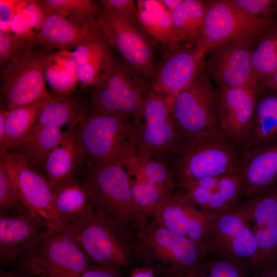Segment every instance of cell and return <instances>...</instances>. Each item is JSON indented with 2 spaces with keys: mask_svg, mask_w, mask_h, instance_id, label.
Returning a JSON list of instances; mask_svg holds the SVG:
<instances>
[{
  "mask_svg": "<svg viewBox=\"0 0 277 277\" xmlns=\"http://www.w3.org/2000/svg\"><path fill=\"white\" fill-rule=\"evenodd\" d=\"M243 149L222 130L179 133L167 161L176 187L238 172Z\"/></svg>",
  "mask_w": 277,
  "mask_h": 277,
  "instance_id": "6da1fadb",
  "label": "cell"
},
{
  "mask_svg": "<svg viewBox=\"0 0 277 277\" xmlns=\"http://www.w3.org/2000/svg\"><path fill=\"white\" fill-rule=\"evenodd\" d=\"M91 264L68 231L52 227L41 235L15 263L19 272L36 277H80Z\"/></svg>",
  "mask_w": 277,
  "mask_h": 277,
  "instance_id": "7a4b0ae2",
  "label": "cell"
},
{
  "mask_svg": "<svg viewBox=\"0 0 277 277\" xmlns=\"http://www.w3.org/2000/svg\"><path fill=\"white\" fill-rule=\"evenodd\" d=\"M133 121L120 113L86 112L75 130L80 167L137 155L129 135Z\"/></svg>",
  "mask_w": 277,
  "mask_h": 277,
  "instance_id": "3957f363",
  "label": "cell"
},
{
  "mask_svg": "<svg viewBox=\"0 0 277 277\" xmlns=\"http://www.w3.org/2000/svg\"><path fill=\"white\" fill-rule=\"evenodd\" d=\"M125 164L110 160L85 168L81 182L94 212L125 226L137 213Z\"/></svg>",
  "mask_w": 277,
  "mask_h": 277,
  "instance_id": "277c9868",
  "label": "cell"
},
{
  "mask_svg": "<svg viewBox=\"0 0 277 277\" xmlns=\"http://www.w3.org/2000/svg\"><path fill=\"white\" fill-rule=\"evenodd\" d=\"M273 16H252L228 5L224 0L206 1V11L195 46L204 57L212 48L232 41L256 42L272 27Z\"/></svg>",
  "mask_w": 277,
  "mask_h": 277,
  "instance_id": "5b68a950",
  "label": "cell"
},
{
  "mask_svg": "<svg viewBox=\"0 0 277 277\" xmlns=\"http://www.w3.org/2000/svg\"><path fill=\"white\" fill-rule=\"evenodd\" d=\"M179 134L172 116L171 98L150 87L145 94L140 119L133 124L129 135L137 156L167 161Z\"/></svg>",
  "mask_w": 277,
  "mask_h": 277,
  "instance_id": "8992f818",
  "label": "cell"
},
{
  "mask_svg": "<svg viewBox=\"0 0 277 277\" xmlns=\"http://www.w3.org/2000/svg\"><path fill=\"white\" fill-rule=\"evenodd\" d=\"M149 88V81L126 62H115L107 77L92 87L93 112L120 113L136 123Z\"/></svg>",
  "mask_w": 277,
  "mask_h": 277,
  "instance_id": "52a82bcc",
  "label": "cell"
},
{
  "mask_svg": "<svg viewBox=\"0 0 277 277\" xmlns=\"http://www.w3.org/2000/svg\"><path fill=\"white\" fill-rule=\"evenodd\" d=\"M211 79L205 67L191 85L171 98L172 116L179 133L221 130L219 89Z\"/></svg>",
  "mask_w": 277,
  "mask_h": 277,
  "instance_id": "ba28073f",
  "label": "cell"
},
{
  "mask_svg": "<svg viewBox=\"0 0 277 277\" xmlns=\"http://www.w3.org/2000/svg\"><path fill=\"white\" fill-rule=\"evenodd\" d=\"M98 19L108 43L118 50L128 64L149 82L156 65L154 39L140 23L113 10L102 7Z\"/></svg>",
  "mask_w": 277,
  "mask_h": 277,
  "instance_id": "9c48e42d",
  "label": "cell"
},
{
  "mask_svg": "<svg viewBox=\"0 0 277 277\" xmlns=\"http://www.w3.org/2000/svg\"><path fill=\"white\" fill-rule=\"evenodd\" d=\"M139 239L141 252L166 273L191 274L207 255L187 238L151 224L141 231Z\"/></svg>",
  "mask_w": 277,
  "mask_h": 277,
  "instance_id": "30bf717a",
  "label": "cell"
},
{
  "mask_svg": "<svg viewBox=\"0 0 277 277\" xmlns=\"http://www.w3.org/2000/svg\"><path fill=\"white\" fill-rule=\"evenodd\" d=\"M125 225L94 212L81 226L68 230L90 262L119 269L126 266L130 249L125 238Z\"/></svg>",
  "mask_w": 277,
  "mask_h": 277,
  "instance_id": "8fae6325",
  "label": "cell"
},
{
  "mask_svg": "<svg viewBox=\"0 0 277 277\" xmlns=\"http://www.w3.org/2000/svg\"><path fill=\"white\" fill-rule=\"evenodd\" d=\"M204 247L213 257L243 263L253 270L261 267L255 236L235 208L217 215Z\"/></svg>",
  "mask_w": 277,
  "mask_h": 277,
  "instance_id": "7c38bea8",
  "label": "cell"
},
{
  "mask_svg": "<svg viewBox=\"0 0 277 277\" xmlns=\"http://www.w3.org/2000/svg\"><path fill=\"white\" fill-rule=\"evenodd\" d=\"M30 48L3 71L1 86L2 105L7 110L36 102L50 95L44 74L45 55Z\"/></svg>",
  "mask_w": 277,
  "mask_h": 277,
  "instance_id": "4fadbf2b",
  "label": "cell"
},
{
  "mask_svg": "<svg viewBox=\"0 0 277 277\" xmlns=\"http://www.w3.org/2000/svg\"><path fill=\"white\" fill-rule=\"evenodd\" d=\"M0 163L11 177L23 204L42 217L50 227H62L53 205V191L45 175L15 151L1 155Z\"/></svg>",
  "mask_w": 277,
  "mask_h": 277,
  "instance_id": "5bb4252c",
  "label": "cell"
},
{
  "mask_svg": "<svg viewBox=\"0 0 277 277\" xmlns=\"http://www.w3.org/2000/svg\"><path fill=\"white\" fill-rule=\"evenodd\" d=\"M235 209L255 236L260 267L277 265V183L244 198Z\"/></svg>",
  "mask_w": 277,
  "mask_h": 277,
  "instance_id": "9a60e30c",
  "label": "cell"
},
{
  "mask_svg": "<svg viewBox=\"0 0 277 277\" xmlns=\"http://www.w3.org/2000/svg\"><path fill=\"white\" fill-rule=\"evenodd\" d=\"M150 214L153 216L151 224L186 237L205 249L210 227L218 214L199 208L182 190L169 194Z\"/></svg>",
  "mask_w": 277,
  "mask_h": 277,
  "instance_id": "2e32d148",
  "label": "cell"
},
{
  "mask_svg": "<svg viewBox=\"0 0 277 277\" xmlns=\"http://www.w3.org/2000/svg\"><path fill=\"white\" fill-rule=\"evenodd\" d=\"M137 212L150 214L175 188L167 162L135 156L125 165Z\"/></svg>",
  "mask_w": 277,
  "mask_h": 277,
  "instance_id": "e0dca14e",
  "label": "cell"
},
{
  "mask_svg": "<svg viewBox=\"0 0 277 277\" xmlns=\"http://www.w3.org/2000/svg\"><path fill=\"white\" fill-rule=\"evenodd\" d=\"M255 44V42L249 40L232 41L220 44L208 51L205 67L218 88L258 84L254 78L250 61L251 53Z\"/></svg>",
  "mask_w": 277,
  "mask_h": 277,
  "instance_id": "ac0fdd59",
  "label": "cell"
},
{
  "mask_svg": "<svg viewBox=\"0 0 277 277\" xmlns=\"http://www.w3.org/2000/svg\"><path fill=\"white\" fill-rule=\"evenodd\" d=\"M168 51L156 64L149 85L155 92L172 98L195 80L205 68V59L195 46L182 44Z\"/></svg>",
  "mask_w": 277,
  "mask_h": 277,
  "instance_id": "d6986e66",
  "label": "cell"
},
{
  "mask_svg": "<svg viewBox=\"0 0 277 277\" xmlns=\"http://www.w3.org/2000/svg\"><path fill=\"white\" fill-rule=\"evenodd\" d=\"M49 226L27 207L0 212V262L15 264L17 260Z\"/></svg>",
  "mask_w": 277,
  "mask_h": 277,
  "instance_id": "ffe728a7",
  "label": "cell"
},
{
  "mask_svg": "<svg viewBox=\"0 0 277 277\" xmlns=\"http://www.w3.org/2000/svg\"><path fill=\"white\" fill-rule=\"evenodd\" d=\"M180 188L196 206L214 214L234 209L243 197V183L238 172L204 177Z\"/></svg>",
  "mask_w": 277,
  "mask_h": 277,
  "instance_id": "44dd1931",
  "label": "cell"
},
{
  "mask_svg": "<svg viewBox=\"0 0 277 277\" xmlns=\"http://www.w3.org/2000/svg\"><path fill=\"white\" fill-rule=\"evenodd\" d=\"M219 89L218 113L221 130L242 148L254 110L259 86Z\"/></svg>",
  "mask_w": 277,
  "mask_h": 277,
  "instance_id": "7402d4cb",
  "label": "cell"
},
{
  "mask_svg": "<svg viewBox=\"0 0 277 277\" xmlns=\"http://www.w3.org/2000/svg\"><path fill=\"white\" fill-rule=\"evenodd\" d=\"M111 46L103 32L72 51L78 83L83 88L95 86L109 75L115 62Z\"/></svg>",
  "mask_w": 277,
  "mask_h": 277,
  "instance_id": "603a6c76",
  "label": "cell"
},
{
  "mask_svg": "<svg viewBox=\"0 0 277 277\" xmlns=\"http://www.w3.org/2000/svg\"><path fill=\"white\" fill-rule=\"evenodd\" d=\"M277 143V91L260 85L253 114L245 133L243 151Z\"/></svg>",
  "mask_w": 277,
  "mask_h": 277,
  "instance_id": "cb8c5ba5",
  "label": "cell"
},
{
  "mask_svg": "<svg viewBox=\"0 0 277 277\" xmlns=\"http://www.w3.org/2000/svg\"><path fill=\"white\" fill-rule=\"evenodd\" d=\"M238 173L247 198L277 183V143L243 151Z\"/></svg>",
  "mask_w": 277,
  "mask_h": 277,
  "instance_id": "d4e9b609",
  "label": "cell"
},
{
  "mask_svg": "<svg viewBox=\"0 0 277 277\" xmlns=\"http://www.w3.org/2000/svg\"><path fill=\"white\" fill-rule=\"evenodd\" d=\"M103 33L99 24L84 26L60 15L47 14L35 37L34 45L69 50Z\"/></svg>",
  "mask_w": 277,
  "mask_h": 277,
  "instance_id": "484cf974",
  "label": "cell"
},
{
  "mask_svg": "<svg viewBox=\"0 0 277 277\" xmlns=\"http://www.w3.org/2000/svg\"><path fill=\"white\" fill-rule=\"evenodd\" d=\"M52 203L62 228L68 230L81 226L94 213L86 189L76 177L53 190Z\"/></svg>",
  "mask_w": 277,
  "mask_h": 277,
  "instance_id": "4316f807",
  "label": "cell"
},
{
  "mask_svg": "<svg viewBox=\"0 0 277 277\" xmlns=\"http://www.w3.org/2000/svg\"><path fill=\"white\" fill-rule=\"evenodd\" d=\"M136 4L140 22L153 39L168 50L182 44L175 30L171 13L161 0H138Z\"/></svg>",
  "mask_w": 277,
  "mask_h": 277,
  "instance_id": "83f0119b",
  "label": "cell"
},
{
  "mask_svg": "<svg viewBox=\"0 0 277 277\" xmlns=\"http://www.w3.org/2000/svg\"><path fill=\"white\" fill-rule=\"evenodd\" d=\"M78 167L80 164L74 128L68 127L62 142L50 154L44 167L45 176L53 191L75 177Z\"/></svg>",
  "mask_w": 277,
  "mask_h": 277,
  "instance_id": "f1b7e54d",
  "label": "cell"
},
{
  "mask_svg": "<svg viewBox=\"0 0 277 277\" xmlns=\"http://www.w3.org/2000/svg\"><path fill=\"white\" fill-rule=\"evenodd\" d=\"M52 97L50 95L33 103L8 110L5 138L0 145L1 155L13 149L27 135Z\"/></svg>",
  "mask_w": 277,
  "mask_h": 277,
  "instance_id": "f546056e",
  "label": "cell"
},
{
  "mask_svg": "<svg viewBox=\"0 0 277 277\" xmlns=\"http://www.w3.org/2000/svg\"><path fill=\"white\" fill-rule=\"evenodd\" d=\"M65 133L61 128H42L27 135L11 150L21 154L33 167L43 173L48 157L61 143Z\"/></svg>",
  "mask_w": 277,
  "mask_h": 277,
  "instance_id": "4dcf8cb0",
  "label": "cell"
},
{
  "mask_svg": "<svg viewBox=\"0 0 277 277\" xmlns=\"http://www.w3.org/2000/svg\"><path fill=\"white\" fill-rule=\"evenodd\" d=\"M44 74L46 82L58 95L72 92L78 83L72 51L60 50L45 55Z\"/></svg>",
  "mask_w": 277,
  "mask_h": 277,
  "instance_id": "1f68e13d",
  "label": "cell"
},
{
  "mask_svg": "<svg viewBox=\"0 0 277 277\" xmlns=\"http://www.w3.org/2000/svg\"><path fill=\"white\" fill-rule=\"evenodd\" d=\"M85 113V110L80 108L77 101L73 99L66 95L52 97L27 135L47 127L61 128L68 124V127L75 128Z\"/></svg>",
  "mask_w": 277,
  "mask_h": 277,
  "instance_id": "d6a6232c",
  "label": "cell"
},
{
  "mask_svg": "<svg viewBox=\"0 0 277 277\" xmlns=\"http://www.w3.org/2000/svg\"><path fill=\"white\" fill-rule=\"evenodd\" d=\"M206 11V1L184 0L171 13L173 24L182 44L195 46Z\"/></svg>",
  "mask_w": 277,
  "mask_h": 277,
  "instance_id": "836d02e7",
  "label": "cell"
},
{
  "mask_svg": "<svg viewBox=\"0 0 277 277\" xmlns=\"http://www.w3.org/2000/svg\"><path fill=\"white\" fill-rule=\"evenodd\" d=\"M45 14H56L84 26L98 23L100 8L92 0L38 1Z\"/></svg>",
  "mask_w": 277,
  "mask_h": 277,
  "instance_id": "e575fe53",
  "label": "cell"
},
{
  "mask_svg": "<svg viewBox=\"0 0 277 277\" xmlns=\"http://www.w3.org/2000/svg\"><path fill=\"white\" fill-rule=\"evenodd\" d=\"M250 61L259 85L277 70V20L254 45Z\"/></svg>",
  "mask_w": 277,
  "mask_h": 277,
  "instance_id": "d590c367",
  "label": "cell"
},
{
  "mask_svg": "<svg viewBox=\"0 0 277 277\" xmlns=\"http://www.w3.org/2000/svg\"><path fill=\"white\" fill-rule=\"evenodd\" d=\"M45 15L38 1L28 0L12 18L9 31L33 47Z\"/></svg>",
  "mask_w": 277,
  "mask_h": 277,
  "instance_id": "8d00e7d4",
  "label": "cell"
},
{
  "mask_svg": "<svg viewBox=\"0 0 277 277\" xmlns=\"http://www.w3.org/2000/svg\"><path fill=\"white\" fill-rule=\"evenodd\" d=\"M253 271L246 264L212 256L205 257L191 275L192 277H250Z\"/></svg>",
  "mask_w": 277,
  "mask_h": 277,
  "instance_id": "74e56055",
  "label": "cell"
},
{
  "mask_svg": "<svg viewBox=\"0 0 277 277\" xmlns=\"http://www.w3.org/2000/svg\"><path fill=\"white\" fill-rule=\"evenodd\" d=\"M24 207H26L22 203L11 177L0 163V212L15 210Z\"/></svg>",
  "mask_w": 277,
  "mask_h": 277,
  "instance_id": "f35d334b",
  "label": "cell"
},
{
  "mask_svg": "<svg viewBox=\"0 0 277 277\" xmlns=\"http://www.w3.org/2000/svg\"><path fill=\"white\" fill-rule=\"evenodd\" d=\"M33 48L10 31H0V65L4 69L26 50Z\"/></svg>",
  "mask_w": 277,
  "mask_h": 277,
  "instance_id": "ab89813d",
  "label": "cell"
},
{
  "mask_svg": "<svg viewBox=\"0 0 277 277\" xmlns=\"http://www.w3.org/2000/svg\"><path fill=\"white\" fill-rule=\"evenodd\" d=\"M231 7L248 15L268 17L274 14L275 0H224Z\"/></svg>",
  "mask_w": 277,
  "mask_h": 277,
  "instance_id": "60d3db41",
  "label": "cell"
},
{
  "mask_svg": "<svg viewBox=\"0 0 277 277\" xmlns=\"http://www.w3.org/2000/svg\"><path fill=\"white\" fill-rule=\"evenodd\" d=\"M100 3L102 7L113 10L129 19L140 23L136 2L132 0H101Z\"/></svg>",
  "mask_w": 277,
  "mask_h": 277,
  "instance_id": "b9f144b4",
  "label": "cell"
},
{
  "mask_svg": "<svg viewBox=\"0 0 277 277\" xmlns=\"http://www.w3.org/2000/svg\"><path fill=\"white\" fill-rule=\"evenodd\" d=\"M28 0H0V31H9L10 21Z\"/></svg>",
  "mask_w": 277,
  "mask_h": 277,
  "instance_id": "7bdbcfd3",
  "label": "cell"
},
{
  "mask_svg": "<svg viewBox=\"0 0 277 277\" xmlns=\"http://www.w3.org/2000/svg\"><path fill=\"white\" fill-rule=\"evenodd\" d=\"M80 277H121L118 270L111 267L91 263Z\"/></svg>",
  "mask_w": 277,
  "mask_h": 277,
  "instance_id": "ee69618b",
  "label": "cell"
},
{
  "mask_svg": "<svg viewBox=\"0 0 277 277\" xmlns=\"http://www.w3.org/2000/svg\"><path fill=\"white\" fill-rule=\"evenodd\" d=\"M250 277H277V265L258 268Z\"/></svg>",
  "mask_w": 277,
  "mask_h": 277,
  "instance_id": "f6af8a7d",
  "label": "cell"
},
{
  "mask_svg": "<svg viewBox=\"0 0 277 277\" xmlns=\"http://www.w3.org/2000/svg\"><path fill=\"white\" fill-rule=\"evenodd\" d=\"M8 110L1 106L0 109V145L3 143L5 135L6 118Z\"/></svg>",
  "mask_w": 277,
  "mask_h": 277,
  "instance_id": "bcb514c9",
  "label": "cell"
},
{
  "mask_svg": "<svg viewBox=\"0 0 277 277\" xmlns=\"http://www.w3.org/2000/svg\"><path fill=\"white\" fill-rule=\"evenodd\" d=\"M129 277H154V274L151 269L137 268L131 272Z\"/></svg>",
  "mask_w": 277,
  "mask_h": 277,
  "instance_id": "7dc6e473",
  "label": "cell"
},
{
  "mask_svg": "<svg viewBox=\"0 0 277 277\" xmlns=\"http://www.w3.org/2000/svg\"><path fill=\"white\" fill-rule=\"evenodd\" d=\"M260 85L277 91V70L268 77Z\"/></svg>",
  "mask_w": 277,
  "mask_h": 277,
  "instance_id": "c3c4849f",
  "label": "cell"
},
{
  "mask_svg": "<svg viewBox=\"0 0 277 277\" xmlns=\"http://www.w3.org/2000/svg\"><path fill=\"white\" fill-rule=\"evenodd\" d=\"M184 0H161L167 9L171 13Z\"/></svg>",
  "mask_w": 277,
  "mask_h": 277,
  "instance_id": "681fc988",
  "label": "cell"
},
{
  "mask_svg": "<svg viewBox=\"0 0 277 277\" xmlns=\"http://www.w3.org/2000/svg\"><path fill=\"white\" fill-rule=\"evenodd\" d=\"M0 277H36L34 276L29 275L21 272L16 273L10 271H5L1 270Z\"/></svg>",
  "mask_w": 277,
  "mask_h": 277,
  "instance_id": "f907efd6",
  "label": "cell"
},
{
  "mask_svg": "<svg viewBox=\"0 0 277 277\" xmlns=\"http://www.w3.org/2000/svg\"><path fill=\"white\" fill-rule=\"evenodd\" d=\"M167 274H168V277H192V275L189 274L170 273Z\"/></svg>",
  "mask_w": 277,
  "mask_h": 277,
  "instance_id": "816d5d0a",
  "label": "cell"
},
{
  "mask_svg": "<svg viewBox=\"0 0 277 277\" xmlns=\"http://www.w3.org/2000/svg\"><path fill=\"white\" fill-rule=\"evenodd\" d=\"M274 10L275 13H277V0H275V3L274 5Z\"/></svg>",
  "mask_w": 277,
  "mask_h": 277,
  "instance_id": "f5cc1de1",
  "label": "cell"
}]
</instances>
